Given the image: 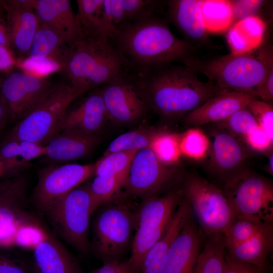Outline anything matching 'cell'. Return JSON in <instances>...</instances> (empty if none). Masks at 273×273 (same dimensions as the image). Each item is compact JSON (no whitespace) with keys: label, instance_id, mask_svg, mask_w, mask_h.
<instances>
[{"label":"cell","instance_id":"obj_8","mask_svg":"<svg viewBox=\"0 0 273 273\" xmlns=\"http://www.w3.org/2000/svg\"><path fill=\"white\" fill-rule=\"evenodd\" d=\"M80 95L70 84H54L41 103L13 128L10 138L45 145L57 134L69 106Z\"/></svg>","mask_w":273,"mask_h":273},{"label":"cell","instance_id":"obj_5","mask_svg":"<svg viewBox=\"0 0 273 273\" xmlns=\"http://www.w3.org/2000/svg\"><path fill=\"white\" fill-rule=\"evenodd\" d=\"M96 211L89 182L81 184L44 213L55 234L83 254L90 249V218Z\"/></svg>","mask_w":273,"mask_h":273},{"label":"cell","instance_id":"obj_46","mask_svg":"<svg viewBox=\"0 0 273 273\" xmlns=\"http://www.w3.org/2000/svg\"><path fill=\"white\" fill-rule=\"evenodd\" d=\"M266 270L257 266L237 261L228 257L225 254L224 273H266Z\"/></svg>","mask_w":273,"mask_h":273},{"label":"cell","instance_id":"obj_15","mask_svg":"<svg viewBox=\"0 0 273 273\" xmlns=\"http://www.w3.org/2000/svg\"><path fill=\"white\" fill-rule=\"evenodd\" d=\"M207 136V169L224 185L248 168L250 153L242 141L217 126Z\"/></svg>","mask_w":273,"mask_h":273},{"label":"cell","instance_id":"obj_22","mask_svg":"<svg viewBox=\"0 0 273 273\" xmlns=\"http://www.w3.org/2000/svg\"><path fill=\"white\" fill-rule=\"evenodd\" d=\"M39 24L61 37L70 45L76 37L77 24L76 14L68 0H28Z\"/></svg>","mask_w":273,"mask_h":273},{"label":"cell","instance_id":"obj_31","mask_svg":"<svg viewBox=\"0 0 273 273\" xmlns=\"http://www.w3.org/2000/svg\"><path fill=\"white\" fill-rule=\"evenodd\" d=\"M180 136L168 131H156L149 148L161 163L168 166H176L182 155Z\"/></svg>","mask_w":273,"mask_h":273},{"label":"cell","instance_id":"obj_2","mask_svg":"<svg viewBox=\"0 0 273 273\" xmlns=\"http://www.w3.org/2000/svg\"><path fill=\"white\" fill-rule=\"evenodd\" d=\"M59 64L69 84L79 95L132 71L109 37L99 31L80 28Z\"/></svg>","mask_w":273,"mask_h":273},{"label":"cell","instance_id":"obj_3","mask_svg":"<svg viewBox=\"0 0 273 273\" xmlns=\"http://www.w3.org/2000/svg\"><path fill=\"white\" fill-rule=\"evenodd\" d=\"M109 38L134 72L170 63L186 65L197 50L175 36L160 15L125 25Z\"/></svg>","mask_w":273,"mask_h":273},{"label":"cell","instance_id":"obj_41","mask_svg":"<svg viewBox=\"0 0 273 273\" xmlns=\"http://www.w3.org/2000/svg\"><path fill=\"white\" fill-rule=\"evenodd\" d=\"M230 1L233 16L232 25L238 21L250 17L258 16L261 18V14L263 8L267 2L262 0H233Z\"/></svg>","mask_w":273,"mask_h":273},{"label":"cell","instance_id":"obj_13","mask_svg":"<svg viewBox=\"0 0 273 273\" xmlns=\"http://www.w3.org/2000/svg\"><path fill=\"white\" fill-rule=\"evenodd\" d=\"M101 90L108 119L115 123H133L149 107L133 71L103 85Z\"/></svg>","mask_w":273,"mask_h":273},{"label":"cell","instance_id":"obj_24","mask_svg":"<svg viewBox=\"0 0 273 273\" xmlns=\"http://www.w3.org/2000/svg\"><path fill=\"white\" fill-rule=\"evenodd\" d=\"M193 215L191 206L184 196L168 228L146 254L140 273H159L171 244L184 225Z\"/></svg>","mask_w":273,"mask_h":273},{"label":"cell","instance_id":"obj_12","mask_svg":"<svg viewBox=\"0 0 273 273\" xmlns=\"http://www.w3.org/2000/svg\"><path fill=\"white\" fill-rule=\"evenodd\" d=\"M95 163L68 164L50 166L38 173L31 202L36 209L44 213L72 190L94 175Z\"/></svg>","mask_w":273,"mask_h":273},{"label":"cell","instance_id":"obj_6","mask_svg":"<svg viewBox=\"0 0 273 273\" xmlns=\"http://www.w3.org/2000/svg\"><path fill=\"white\" fill-rule=\"evenodd\" d=\"M184 197L181 188L173 189L144 200L135 210L131 253L127 261L135 273L139 272L147 252L168 228Z\"/></svg>","mask_w":273,"mask_h":273},{"label":"cell","instance_id":"obj_39","mask_svg":"<svg viewBox=\"0 0 273 273\" xmlns=\"http://www.w3.org/2000/svg\"><path fill=\"white\" fill-rule=\"evenodd\" d=\"M179 145L182 154L194 159H202L206 155L208 140L201 130L193 128L180 135Z\"/></svg>","mask_w":273,"mask_h":273},{"label":"cell","instance_id":"obj_36","mask_svg":"<svg viewBox=\"0 0 273 273\" xmlns=\"http://www.w3.org/2000/svg\"><path fill=\"white\" fill-rule=\"evenodd\" d=\"M156 131L136 130L123 133L113 140L103 155L123 151L140 150L149 148Z\"/></svg>","mask_w":273,"mask_h":273},{"label":"cell","instance_id":"obj_10","mask_svg":"<svg viewBox=\"0 0 273 273\" xmlns=\"http://www.w3.org/2000/svg\"><path fill=\"white\" fill-rule=\"evenodd\" d=\"M222 190L237 218L273 224L271 180L247 168L225 183Z\"/></svg>","mask_w":273,"mask_h":273},{"label":"cell","instance_id":"obj_43","mask_svg":"<svg viewBox=\"0 0 273 273\" xmlns=\"http://www.w3.org/2000/svg\"><path fill=\"white\" fill-rule=\"evenodd\" d=\"M243 142L248 148L258 152L268 151L272 148L273 141L260 126L246 136Z\"/></svg>","mask_w":273,"mask_h":273},{"label":"cell","instance_id":"obj_49","mask_svg":"<svg viewBox=\"0 0 273 273\" xmlns=\"http://www.w3.org/2000/svg\"><path fill=\"white\" fill-rule=\"evenodd\" d=\"M3 2L0 4V44L11 49L6 14L3 6Z\"/></svg>","mask_w":273,"mask_h":273},{"label":"cell","instance_id":"obj_11","mask_svg":"<svg viewBox=\"0 0 273 273\" xmlns=\"http://www.w3.org/2000/svg\"><path fill=\"white\" fill-rule=\"evenodd\" d=\"M180 175L177 167L161 163L149 148L139 150L130 164L125 186L132 194L145 200L158 197Z\"/></svg>","mask_w":273,"mask_h":273},{"label":"cell","instance_id":"obj_42","mask_svg":"<svg viewBox=\"0 0 273 273\" xmlns=\"http://www.w3.org/2000/svg\"><path fill=\"white\" fill-rule=\"evenodd\" d=\"M21 66L26 70L41 75V76L61 68L60 65L52 59L32 60L27 58L22 62Z\"/></svg>","mask_w":273,"mask_h":273},{"label":"cell","instance_id":"obj_9","mask_svg":"<svg viewBox=\"0 0 273 273\" xmlns=\"http://www.w3.org/2000/svg\"><path fill=\"white\" fill-rule=\"evenodd\" d=\"M96 211L90 249L105 262L117 260L132 240L135 211L125 204L111 203Z\"/></svg>","mask_w":273,"mask_h":273},{"label":"cell","instance_id":"obj_19","mask_svg":"<svg viewBox=\"0 0 273 273\" xmlns=\"http://www.w3.org/2000/svg\"><path fill=\"white\" fill-rule=\"evenodd\" d=\"M11 48L20 54L28 52L39 25L38 18L28 0L4 1Z\"/></svg>","mask_w":273,"mask_h":273},{"label":"cell","instance_id":"obj_35","mask_svg":"<svg viewBox=\"0 0 273 273\" xmlns=\"http://www.w3.org/2000/svg\"><path fill=\"white\" fill-rule=\"evenodd\" d=\"M166 1H162L123 0L124 20L121 28L155 15H159L162 8L166 6Z\"/></svg>","mask_w":273,"mask_h":273},{"label":"cell","instance_id":"obj_7","mask_svg":"<svg viewBox=\"0 0 273 273\" xmlns=\"http://www.w3.org/2000/svg\"><path fill=\"white\" fill-rule=\"evenodd\" d=\"M181 188L205 236L223 234L237 218L222 190L196 172L184 176Z\"/></svg>","mask_w":273,"mask_h":273},{"label":"cell","instance_id":"obj_44","mask_svg":"<svg viewBox=\"0 0 273 273\" xmlns=\"http://www.w3.org/2000/svg\"><path fill=\"white\" fill-rule=\"evenodd\" d=\"M0 273H30V269L22 259L0 252Z\"/></svg>","mask_w":273,"mask_h":273},{"label":"cell","instance_id":"obj_50","mask_svg":"<svg viewBox=\"0 0 273 273\" xmlns=\"http://www.w3.org/2000/svg\"><path fill=\"white\" fill-rule=\"evenodd\" d=\"M9 118L10 115L7 106L0 93V132L5 127Z\"/></svg>","mask_w":273,"mask_h":273},{"label":"cell","instance_id":"obj_16","mask_svg":"<svg viewBox=\"0 0 273 273\" xmlns=\"http://www.w3.org/2000/svg\"><path fill=\"white\" fill-rule=\"evenodd\" d=\"M26 181L17 176L0 184V246L11 244L27 222Z\"/></svg>","mask_w":273,"mask_h":273},{"label":"cell","instance_id":"obj_20","mask_svg":"<svg viewBox=\"0 0 273 273\" xmlns=\"http://www.w3.org/2000/svg\"><path fill=\"white\" fill-rule=\"evenodd\" d=\"M258 98L250 94L223 92L212 97L183 119L186 125L193 127L217 123L247 107L250 102Z\"/></svg>","mask_w":273,"mask_h":273},{"label":"cell","instance_id":"obj_26","mask_svg":"<svg viewBox=\"0 0 273 273\" xmlns=\"http://www.w3.org/2000/svg\"><path fill=\"white\" fill-rule=\"evenodd\" d=\"M227 250L230 258L267 270V260L273 250V224L264 223L248 240Z\"/></svg>","mask_w":273,"mask_h":273},{"label":"cell","instance_id":"obj_52","mask_svg":"<svg viewBox=\"0 0 273 273\" xmlns=\"http://www.w3.org/2000/svg\"><path fill=\"white\" fill-rule=\"evenodd\" d=\"M3 1L0 0V4H2L3 3Z\"/></svg>","mask_w":273,"mask_h":273},{"label":"cell","instance_id":"obj_53","mask_svg":"<svg viewBox=\"0 0 273 273\" xmlns=\"http://www.w3.org/2000/svg\"><path fill=\"white\" fill-rule=\"evenodd\" d=\"M1 173V167H0V174Z\"/></svg>","mask_w":273,"mask_h":273},{"label":"cell","instance_id":"obj_47","mask_svg":"<svg viewBox=\"0 0 273 273\" xmlns=\"http://www.w3.org/2000/svg\"><path fill=\"white\" fill-rule=\"evenodd\" d=\"M89 273H135L128 261L120 262L118 260L105 262L100 267Z\"/></svg>","mask_w":273,"mask_h":273},{"label":"cell","instance_id":"obj_27","mask_svg":"<svg viewBox=\"0 0 273 273\" xmlns=\"http://www.w3.org/2000/svg\"><path fill=\"white\" fill-rule=\"evenodd\" d=\"M266 30V22L258 16L235 23L228 30L226 34L231 53L241 54L257 49L263 44Z\"/></svg>","mask_w":273,"mask_h":273},{"label":"cell","instance_id":"obj_18","mask_svg":"<svg viewBox=\"0 0 273 273\" xmlns=\"http://www.w3.org/2000/svg\"><path fill=\"white\" fill-rule=\"evenodd\" d=\"M108 120L100 88L89 94L75 107L67 110L59 132L97 135Z\"/></svg>","mask_w":273,"mask_h":273},{"label":"cell","instance_id":"obj_33","mask_svg":"<svg viewBox=\"0 0 273 273\" xmlns=\"http://www.w3.org/2000/svg\"><path fill=\"white\" fill-rule=\"evenodd\" d=\"M126 177L123 176H95L89 182L95 210L109 203L123 186H125Z\"/></svg>","mask_w":273,"mask_h":273},{"label":"cell","instance_id":"obj_45","mask_svg":"<svg viewBox=\"0 0 273 273\" xmlns=\"http://www.w3.org/2000/svg\"><path fill=\"white\" fill-rule=\"evenodd\" d=\"M19 141L21 157L27 164H28L31 160L44 155L45 145L29 141Z\"/></svg>","mask_w":273,"mask_h":273},{"label":"cell","instance_id":"obj_34","mask_svg":"<svg viewBox=\"0 0 273 273\" xmlns=\"http://www.w3.org/2000/svg\"><path fill=\"white\" fill-rule=\"evenodd\" d=\"M215 126L243 141L259 126L253 114L248 108L240 109L226 119L215 123Z\"/></svg>","mask_w":273,"mask_h":273},{"label":"cell","instance_id":"obj_4","mask_svg":"<svg viewBox=\"0 0 273 273\" xmlns=\"http://www.w3.org/2000/svg\"><path fill=\"white\" fill-rule=\"evenodd\" d=\"M186 65L224 90L255 96L268 70L273 67L272 46L263 44L249 53H231L206 60L195 57Z\"/></svg>","mask_w":273,"mask_h":273},{"label":"cell","instance_id":"obj_30","mask_svg":"<svg viewBox=\"0 0 273 273\" xmlns=\"http://www.w3.org/2000/svg\"><path fill=\"white\" fill-rule=\"evenodd\" d=\"M201 12L207 31L220 33L232 25L233 16L229 0H201Z\"/></svg>","mask_w":273,"mask_h":273},{"label":"cell","instance_id":"obj_48","mask_svg":"<svg viewBox=\"0 0 273 273\" xmlns=\"http://www.w3.org/2000/svg\"><path fill=\"white\" fill-rule=\"evenodd\" d=\"M14 64L15 60L11 49L0 44V71L11 69Z\"/></svg>","mask_w":273,"mask_h":273},{"label":"cell","instance_id":"obj_1","mask_svg":"<svg viewBox=\"0 0 273 273\" xmlns=\"http://www.w3.org/2000/svg\"><path fill=\"white\" fill-rule=\"evenodd\" d=\"M134 73L149 107L169 120L183 118L212 97L227 91L208 80H201L193 69L183 64H167Z\"/></svg>","mask_w":273,"mask_h":273},{"label":"cell","instance_id":"obj_32","mask_svg":"<svg viewBox=\"0 0 273 273\" xmlns=\"http://www.w3.org/2000/svg\"><path fill=\"white\" fill-rule=\"evenodd\" d=\"M139 150L123 151L103 155L95 163V176H123L127 177L130 164Z\"/></svg>","mask_w":273,"mask_h":273},{"label":"cell","instance_id":"obj_21","mask_svg":"<svg viewBox=\"0 0 273 273\" xmlns=\"http://www.w3.org/2000/svg\"><path fill=\"white\" fill-rule=\"evenodd\" d=\"M167 20L184 37V40L197 48L208 36L201 12L200 0L166 1Z\"/></svg>","mask_w":273,"mask_h":273},{"label":"cell","instance_id":"obj_25","mask_svg":"<svg viewBox=\"0 0 273 273\" xmlns=\"http://www.w3.org/2000/svg\"><path fill=\"white\" fill-rule=\"evenodd\" d=\"M99 141L97 135L59 132L45 145L44 156L50 161L58 162L82 158L92 152Z\"/></svg>","mask_w":273,"mask_h":273},{"label":"cell","instance_id":"obj_38","mask_svg":"<svg viewBox=\"0 0 273 273\" xmlns=\"http://www.w3.org/2000/svg\"><path fill=\"white\" fill-rule=\"evenodd\" d=\"M27 165L21 157L19 140L9 137L0 148L1 173L17 175Z\"/></svg>","mask_w":273,"mask_h":273},{"label":"cell","instance_id":"obj_40","mask_svg":"<svg viewBox=\"0 0 273 273\" xmlns=\"http://www.w3.org/2000/svg\"><path fill=\"white\" fill-rule=\"evenodd\" d=\"M247 107L254 115L259 126L273 141L272 105L256 99L250 102Z\"/></svg>","mask_w":273,"mask_h":273},{"label":"cell","instance_id":"obj_28","mask_svg":"<svg viewBox=\"0 0 273 273\" xmlns=\"http://www.w3.org/2000/svg\"><path fill=\"white\" fill-rule=\"evenodd\" d=\"M225 250L223 234L216 233L206 237L194 273H224Z\"/></svg>","mask_w":273,"mask_h":273},{"label":"cell","instance_id":"obj_37","mask_svg":"<svg viewBox=\"0 0 273 273\" xmlns=\"http://www.w3.org/2000/svg\"><path fill=\"white\" fill-rule=\"evenodd\" d=\"M265 222L236 218L223 234L226 249H231L250 239Z\"/></svg>","mask_w":273,"mask_h":273},{"label":"cell","instance_id":"obj_51","mask_svg":"<svg viewBox=\"0 0 273 273\" xmlns=\"http://www.w3.org/2000/svg\"><path fill=\"white\" fill-rule=\"evenodd\" d=\"M268 161L265 167L266 171L270 175L273 174V152L272 148L268 151Z\"/></svg>","mask_w":273,"mask_h":273},{"label":"cell","instance_id":"obj_14","mask_svg":"<svg viewBox=\"0 0 273 273\" xmlns=\"http://www.w3.org/2000/svg\"><path fill=\"white\" fill-rule=\"evenodd\" d=\"M54 84L44 76L14 71L0 83V93L10 117L20 120L45 98Z\"/></svg>","mask_w":273,"mask_h":273},{"label":"cell","instance_id":"obj_29","mask_svg":"<svg viewBox=\"0 0 273 273\" xmlns=\"http://www.w3.org/2000/svg\"><path fill=\"white\" fill-rule=\"evenodd\" d=\"M67 46V42L56 32L39 24L33 36L28 58L32 60L52 59L59 64Z\"/></svg>","mask_w":273,"mask_h":273},{"label":"cell","instance_id":"obj_17","mask_svg":"<svg viewBox=\"0 0 273 273\" xmlns=\"http://www.w3.org/2000/svg\"><path fill=\"white\" fill-rule=\"evenodd\" d=\"M205 237L193 215L171 244L159 273H194Z\"/></svg>","mask_w":273,"mask_h":273},{"label":"cell","instance_id":"obj_23","mask_svg":"<svg viewBox=\"0 0 273 273\" xmlns=\"http://www.w3.org/2000/svg\"><path fill=\"white\" fill-rule=\"evenodd\" d=\"M33 259L38 273H82L70 253L50 233L35 244Z\"/></svg>","mask_w":273,"mask_h":273}]
</instances>
